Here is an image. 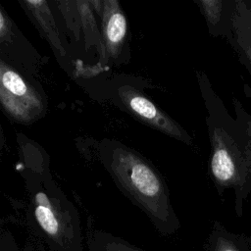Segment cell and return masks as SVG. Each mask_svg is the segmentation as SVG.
Returning a JSON list of instances; mask_svg holds the SVG:
<instances>
[{
    "label": "cell",
    "instance_id": "6",
    "mask_svg": "<svg viewBox=\"0 0 251 251\" xmlns=\"http://www.w3.org/2000/svg\"><path fill=\"white\" fill-rule=\"evenodd\" d=\"M89 245L90 251H143L126 242L113 237H99L95 240L92 239V243H89Z\"/></svg>",
    "mask_w": 251,
    "mask_h": 251
},
{
    "label": "cell",
    "instance_id": "10",
    "mask_svg": "<svg viewBox=\"0 0 251 251\" xmlns=\"http://www.w3.org/2000/svg\"><path fill=\"white\" fill-rule=\"evenodd\" d=\"M239 46L241 47L243 54L247 58L249 64L251 65V41L242 34L239 36Z\"/></svg>",
    "mask_w": 251,
    "mask_h": 251
},
{
    "label": "cell",
    "instance_id": "8",
    "mask_svg": "<svg viewBox=\"0 0 251 251\" xmlns=\"http://www.w3.org/2000/svg\"><path fill=\"white\" fill-rule=\"evenodd\" d=\"M204 13L208 19V21L216 25L222 16L223 11V2L221 1H202L201 2Z\"/></svg>",
    "mask_w": 251,
    "mask_h": 251
},
{
    "label": "cell",
    "instance_id": "3",
    "mask_svg": "<svg viewBox=\"0 0 251 251\" xmlns=\"http://www.w3.org/2000/svg\"><path fill=\"white\" fill-rule=\"evenodd\" d=\"M33 99L31 89L27 86L24 78L15 71L1 67V100L3 105L11 114L17 117H24V108L21 100L29 105Z\"/></svg>",
    "mask_w": 251,
    "mask_h": 251
},
{
    "label": "cell",
    "instance_id": "1",
    "mask_svg": "<svg viewBox=\"0 0 251 251\" xmlns=\"http://www.w3.org/2000/svg\"><path fill=\"white\" fill-rule=\"evenodd\" d=\"M109 167L119 185L146 211L160 228L174 229L177 223L166 186L148 163L133 151L117 147L111 151Z\"/></svg>",
    "mask_w": 251,
    "mask_h": 251
},
{
    "label": "cell",
    "instance_id": "9",
    "mask_svg": "<svg viewBox=\"0 0 251 251\" xmlns=\"http://www.w3.org/2000/svg\"><path fill=\"white\" fill-rule=\"evenodd\" d=\"M213 251H238V249L229 239L220 236L215 241Z\"/></svg>",
    "mask_w": 251,
    "mask_h": 251
},
{
    "label": "cell",
    "instance_id": "4",
    "mask_svg": "<svg viewBox=\"0 0 251 251\" xmlns=\"http://www.w3.org/2000/svg\"><path fill=\"white\" fill-rule=\"evenodd\" d=\"M211 172L215 180L221 185L231 184L237 176L235 159L219 129L215 130L213 136Z\"/></svg>",
    "mask_w": 251,
    "mask_h": 251
},
{
    "label": "cell",
    "instance_id": "5",
    "mask_svg": "<svg viewBox=\"0 0 251 251\" xmlns=\"http://www.w3.org/2000/svg\"><path fill=\"white\" fill-rule=\"evenodd\" d=\"M109 6L106 13L105 21V36L109 49L112 52H117L118 47L124 41L126 34V20L125 15L118 7H112L113 2H108Z\"/></svg>",
    "mask_w": 251,
    "mask_h": 251
},
{
    "label": "cell",
    "instance_id": "7",
    "mask_svg": "<svg viewBox=\"0 0 251 251\" xmlns=\"http://www.w3.org/2000/svg\"><path fill=\"white\" fill-rule=\"evenodd\" d=\"M0 245V251H51L43 242L21 244L11 238H2Z\"/></svg>",
    "mask_w": 251,
    "mask_h": 251
},
{
    "label": "cell",
    "instance_id": "2",
    "mask_svg": "<svg viewBox=\"0 0 251 251\" xmlns=\"http://www.w3.org/2000/svg\"><path fill=\"white\" fill-rule=\"evenodd\" d=\"M119 96L127 109L149 126H152L177 139L188 142V136L172 119L160 111L149 99L131 87H121L119 89Z\"/></svg>",
    "mask_w": 251,
    "mask_h": 251
}]
</instances>
